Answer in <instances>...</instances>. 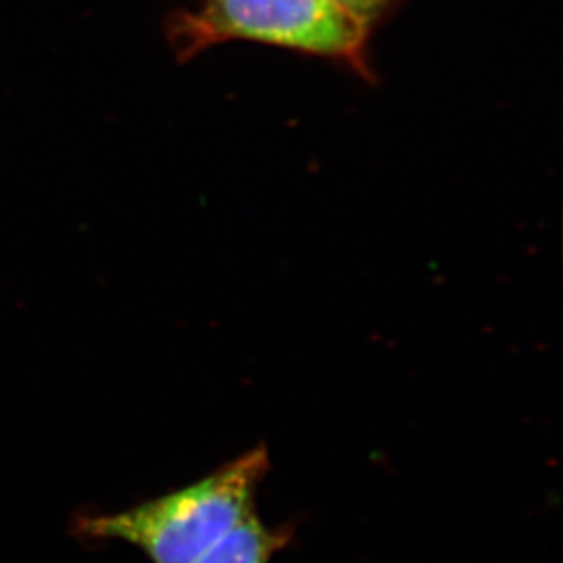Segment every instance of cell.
Instances as JSON below:
<instances>
[{"mask_svg":"<svg viewBox=\"0 0 563 563\" xmlns=\"http://www.w3.org/2000/svg\"><path fill=\"white\" fill-rule=\"evenodd\" d=\"M268 468L265 446L252 449L185 489L86 521V532L132 543L154 563H194L254 515L255 495Z\"/></svg>","mask_w":563,"mask_h":563,"instance_id":"cell-1","label":"cell"},{"mask_svg":"<svg viewBox=\"0 0 563 563\" xmlns=\"http://www.w3.org/2000/svg\"><path fill=\"white\" fill-rule=\"evenodd\" d=\"M365 22L334 0H201L172 26L185 59L229 41H252L321 55L367 71Z\"/></svg>","mask_w":563,"mask_h":563,"instance_id":"cell-2","label":"cell"},{"mask_svg":"<svg viewBox=\"0 0 563 563\" xmlns=\"http://www.w3.org/2000/svg\"><path fill=\"white\" fill-rule=\"evenodd\" d=\"M290 538V527H268L254 512L219 538L194 563H271Z\"/></svg>","mask_w":563,"mask_h":563,"instance_id":"cell-3","label":"cell"},{"mask_svg":"<svg viewBox=\"0 0 563 563\" xmlns=\"http://www.w3.org/2000/svg\"><path fill=\"white\" fill-rule=\"evenodd\" d=\"M341 8H345L349 13L357 16L360 21L365 22L367 26H373L377 16L387 11L393 0H334Z\"/></svg>","mask_w":563,"mask_h":563,"instance_id":"cell-4","label":"cell"}]
</instances>
